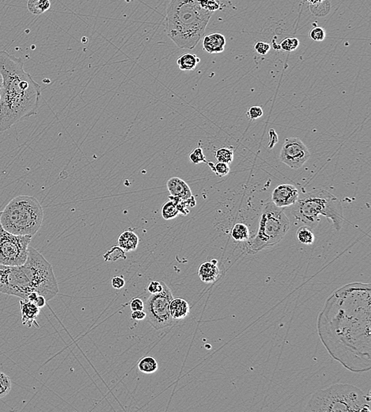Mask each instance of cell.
I'll return each mask as SVG.
<instances>
[{
  "instance_id": "obj_1",
  "label": "cell",
  "mask_w": 371,
  "mask_h": 412,
  "mask_svg": "<svg viewBox=\"0 0 371 412\" xmlns=\"http://www.w3.org/2000/svg\"><path fill=\"white\" fill-rule=\"evenodd\" d=\"M326 350L346 369H370V284H348L326 301L317 320Z\"/></svg>"
},
{
  "instance_id": "obj_2",
  "label": "cell",
  "mask_w": 371,
  "mask_h": 412,
  "mask_svg": "<svg viewBox=\"0 0 371 412\" xmlns=\"http://www.w3.org/2000/svg\"><path fill=\"white\" fill-rule=\"evenodd\" d=\"M0 132L38 114L42 89L20 57L0 51Z\"/></svg>"
},
{
  "instance_id": "obj_3",
  "label": "cell",
  "mask_w": 371,
  "mask_h": 412,
  "mask_svg": "<svg viewBox=\"0 0 371 412\" xmlns=\"http://www.w3.org/2000/svg\"><path fill=\"white\" fill-rule=\"evenodd\" d=\"M33 292L49 301L57 295L59 287L53 266L35 248L29 247L28 257L24 264H0V293L27 301L29 294Z\"/></svg>"
},
{
  "instance_id": "obj_4",
  "label": "cell",
  "mask_w": 371,
  "mask_h": 412,
  "mask_svg": "<svg viewBox=\"0 0 371 412\" xmlns=\"http://www.w3.org/2000/svg\"><path fill=\"white\" fill-rule=\"evenodd\" d=\"M212 15L200 0H171L166 11L168 36L181 49L192 50L204 38Z\"/></svg>"
},
{
  "instance_id": "obj_5",
  "label": "cell",
  "mask_w": 371,
  "mask_h": 412,
  "mask_svg": "<svg viewBox=\"0 0 371 412\" xmlns=\"http://www.w3.org/2000/svg\"><path fill=\"white\" fill-rule=\"evenodd\" d=\"M290 212L300 223L315 229L320 222L319 216L331 220L335 231L343 225V206L337 197L324 189H316L303 193L290 206Z\"/></svg>"
},
{
  "instance_id": "obj_6",
  "label": "cell",
  "mask_w": 371,
  "mask_h": 412,
  "mask_svg": "<svg viewBox=\"0 0 371 412\" xmlns=\"http://www.w3.org/2000/svg\"><path fill=\"white\" fill-rule=\"evenodd\" d=\"M370 395L350 384H337L313 394L305 410L325 412H370Z\"/></svg>"
},
{
  "instance_id": "obj_7",
  "label": "cell",
  "mask_w": 371,
  "mask_h": 412,
  "mask_svg": "<svg viewBox=\"0 0 371 412\" xmlns=\"http://www.w3.org/2000/svg\"><path fill=\"white\" fill-rule=\"evenodd\" d=\"M44 210L36 197L22 195L12 199L0 212V224L7 232L19 236H34L42 227Z\"/></svg>"
},
{
  "instance_id": "obj_8",
  "label": "cell",
  "mask_w": 371,
  "mask_h": 412,
  "mask_svg": "<svg viewBox=\"0 0 371 412\" xmlns=\"http://www.w3.org/2000/svg\"><path fill=\"white\" fill-rule=\"evenodd\" d=\"M290 229V222L283 208L272 201L266 203L262 209L258 229L253 239L247 240L248 254H256L280 242Z\"/></svg>"
},
{
  "instance_id": "obj_9",
  "label": "cell",
  "mask_w": 371,
  "mask_h": 412,
  "mask_svg": "<svg viewBox=\"0 0 371 412\" xmlns=\"http://www.w3.org/2000/svg\"><path fill=\"white\" fill-rule=\"evenodd\" d=\"M162 290L160 293L151 294L144 309L147 320L155 330H162L174 324L175 320L170 315V305L173 300L171 289L162 282Z\"/></svg>"
},
{
  "instance_id": "obj_10",
  "label": "cell",
  "mask_w": 371,
  "mask_h": 412,
  "mask_svg": "<svg viewBox=\"0 0 371 412\" xmlns=\"http://www.w3.org/2000/svg\"><path fill=\"white\" fill-rule=\"evenodd\" d=\"M31 236H19L7 232L0 224V264L22 266L28 257Z\"/></svg>"
},
{
  "instance_id": "obj_11",
  "label": "cell",
  "mask_w": 371,
  "mask_h": 412,
  "mask_svg": "<svg viewBox=\"0 0 371 412\" xmlns=\"http://www.w3.org/2000/svg\"><path fill=\"white\" fill-rule=\"evenodd\" d=\"M310 158L307 147L298 137L285 139L279 154V160L290 168H301Z\"/></svg>"
},
{
  "instance_id": "obj_12",
  "label": "cell",
  "mask_w": 371,
  "mask_h": 412,
  "mask_svg": "<svg viewBox=\"0 0 371 412\" xmlns=\"http://www.w3.org/2000/svg\"><path fill=\"white\" fill-rule=\"evenodd\" d=\"M299 193L295 186L281 184L275 188L271 194V201L279 208L293 205L298 200Z\"/></svg>"
},
{
  "instance_id": "obj_13",
  "label": "cell",
  "mask_w": 371,
  "mask_h": 412,
  "mask_svg": "<svg viewBox=\"0 0 371 412\" xmlns=\"http://www.w3.org/2000/svg\"><path fill=\"white\" fill-rule=\"evenodd\" d=\"M166 185L170 196L178 197L184 200H195L194 196L192 195L189 185L181 178L173 177L168 180Z\"/></svg>"
},
{
  "instance_id": "obj_14",
  "label": "cell",
  "mask_w": 371,
  "mask_h": 412,
  "mask_svg": "<svg viewBox=\"0 0 371 412\" xmlns=\"http://www.w3.org/2000/svg\"><path fill=\"white\" fill-rule=\"evenodd\" d=\"M19 303L21 306L22 322L23 325L28 327H31L34 325L36 327H39L36 319L39 315L40 308L31 301L21 300Z\"/></svg>"
},
{
  "instance_id": "obj_15",
  "label": "cell",
  "mask_w": 371,
  "mask_h": 412,
  "mask_svg": "<svg viewBox=\"0 0 371 412\" xmlns=\"http://www.w3.org/2000/svg\"><path fill=\"white\" fill-rule=\"evenodd\" d=\"M226 40L222 34L219 33L208 34L203 40V48L207 53H221L224 51Z\"/></svg>"
},
{
  "instance_id": "obj_16",
  "label": "cell",
  "mask_w": 371,
  "mask_h": 412,
  "mask_svg": "<svg viewBox=\"0 0 371 412\" xmlns=\"http://www.w3.org/2000/svg\"><path fill=\"white\" fill-rule=\"evenodd\" d=\"M198 274L200 280L206 283H212L219 278L220 271L216 266V261L206 262L200 265Z\"/></svg>"
},
{
  "instance_id": "obj_17",
  "label": "cell",
  "mask_w": 371,
  "mask_h": 412,
  "mask_svg": "<svg viewBox=\"0 0 371 412\" xmlns=\"http://www.w3.org/2000/svg\"><path fill=\"white\" fill-rule=\"evenodd\" d=\"M189 304L182 298H175L172 300L170 305V315L174 320H183L189 313Z\"/></svg>"
},
{
  "instance_id": "obj_18",
  "label": "cell",
  "mask_w": 371,
  "mask_h": 412,
  "mask_svg": "<svg viewBox=\"0 0 371 412\" xmlns=\"http://www.w3.org/2000/svg\"><path fill=\"white\" fill-rule=\"evenodd\" d=\"M140 243V239L136 233L131 231L124 232L121 233L118 239V245L125 252H132L137 249Z\"/></svg>"
},
{
  "instance_id": "obj_19",
  "label": "cell",
  "mask_w": 371,
  "mask_h": 412,
  "mask_svg": "<svg viewBox=\"0 0 371 412\" xmlns=\"http://www.w3.org/2000/svg\"><path fill=\"white\" fill-rule=\"evenodd\" d=\"M200 59L192 53H185L177 59V66L181 71H193L200 63Z\"/></svg>"
},
{
  "instance_id": "obj_20",
  "label": "cell",
  "mask_w": 371,
  "mask_h": 412,
  "mask_svg": "<svg viewBox=\"0 0 371 412\" xmlns=\"http://www.w3.org/2000/svg\"><path fill=\"white\" fill-rule=\"evenodd\" d=\"M51 7L49 0H28L27 8L34 16H40L47 12Z\"/></svg>"
},
{
  "instance_id": "obj_21",
  "label": "cell",
  "mask_w": 371,
  "mask_h": 412,
  "mask_svg": "<svg viewBox=\"0 0 371 412\" xmlns=\"http://www.w3.org/2000/svg\"><path fill=\"white\" fill-rule=\"evenodd\" d=\"M138 368L140 372L146 374H151L156 372L158 369V363L155 358L151 356L143 357L138 363Z\"/></svg>"
},
{
  "instance_id": "obj_22",
  "label": "cell",
  "mask_w": 371,
  "mask_h": 412,
  "mask_svg": "<svg viewBox=\"0 0 371 412\" xmlns=\"http://www.w3.org/2000/svg\"><path fill=\"white\" fill-rule=\"evenodd\" d=\"M232 238L236 241H247L249 239V230L244 224H236L231 231Z\"/></svg>"
},
{
  "instance_id": "obj_23",
  "label": "cell",
  "mask_w": 371,
  "mask_h": 412,
  "mask_svg": "<svg viewBox=\"0 0 371 412\" xmlns=\"http://www.w3.org/2000/svg\"><path fill=\"white\" fill-rule=\"evenodd\" d=\"M297 238L301 244L310 245L314 243L315 237L313 232L311 231L310 228L306 225L301 226L297 231Z\"/></svg>"
},
{
  "instance_id": "obj_24",
  "label": "cell",
  "mask_w": 371,
  "mask_h": 412,
  "mask_svg": "<svg viewBox=\"0 0 371 412\" xmlns=\"http://www.w3.org/2000/svg\"><path fill=\"white\" fill-rule=\"evenodd\" d=\"M178 214H180L179 210L177 208V204L172 200L166 201L162 208V218L166 221L174 219L177 218Z\"/></svg>"
},
{
  "instance_id": "obj_25",
  "label": "cell",
  "mask_w": 371,
  "mask_h": 412,
  "mask_svg": "<svg viewBox=\"0 0 371 412\" xmlns=\"http://www.w3.org/2000/svg\"><path fill=\"white\" fill-rule=\"evenodd\" d=\"M125 252L120 247H113L104 255V259L107 262L117 261L118 259H126Z\"/></svg>"
},
{
  "instance_id": "obj_26",
  "label": "cell",
  "mask_w": 371,
  "mask_h": 412,
  "mask_svg": "<svg viewBox=\"0 0 371 412\" xmlns=\"http://www.w3.org/2000/svg\"><path fill=\"white\" fill-rule=\"evenodd\" d=\"M215 158L219 163L230 164L234 160V152L229 148H222L217 150Z\"/></svg>"
},
{
  "instance_id": "obj_27",
  "label": "cell",
  "mask_w": 371,
  "mask_h": 412,
  "mask_svg": "<svg viewBox=\"0 0 371 412\" xmlns=\"http://www.w3.org/2000/svg\"><path fill=\"white\" fill-rule=\"evenodd\" d=\"M12 387V382L11 378L8 375L0 371V398L8 395Z\"/></svg>"
},
{
  "instance_id": "obj_28",
  "label": "cell",
  "mask_w": 371,
  "mask_h": 412,
  "mask_svg": "<svg viewBox=\"0 0 371 412\" xmlns=\"http://www.w3.org/2000/svg\"><path fill=\"white\" fill-rule=\"evenodd\" d=\"M207 163L211 167L212 171L219 177L227 175L230 172V167L228 164H226V163H219V162L216 164L211 162H207Z\"/></svg>"
},
{
  "instance_id": "obj_29",
  "label": "cell",
  "mask_w": 371,
  "mask_h": 412,
  "mask_svg": "<svg viewBox=\"0 0 371 412\" xmlns=\"http://www.w3.org/2000/svg\"><path fill=\"white\" fill-rule=\"evenodd\" d=\"M299 46V40L296 38H286L281 42L279 47L285 52H292Z\"/></svg>"
},
{
  "instance_id": "obj_30",
  "label": "cell",
  "mask_w": 371,
  "mask_h": 412,
  "mask_svg": "<svg viewBox=\"0 0 371 412\" xmlns=\"http://www.w3.org/2000/svg\"><path fill=\"white\" fill-rule=\"evenodd\" d=\"M200 4L202 8L212 13L223 8V5L218 0H200Z\"/></svg>"
},
{
  "instance_id": "obj_31",
  "label": "cell",
  "mask_w": 371,
  "mask_h": 412,
  "mask_svg": "<svg viewBox=\"0 0 371 412\" xmlns=\"http://www.w3.org/2000/svg\"><path fill=\"white\" fill-rule=\"evenodd\" d=\"M189 159H190L192 163L194 164H198V163H207V159H206L205 155L203 152V149L200 147H198L196 149L191 152L189 155Z\"/></svg>"
},
{
  "instance_id": "obj_32",
  "label": "cell",
  "mask_w": 371,
  "mask_h": 412,
  "mask_svg": "<svg viewBox=\"0 0 371 412\" xmlns=\"http://www.w3.org/2000/svg\"><path fill=\"white\" fill-rule=\"evenodd\" d=\"M309 36L315 42H322L325 38L326 32L321 27H313L309 33Z\"/></svg>"
},
{
  "instance_id": "obj_33",
  "label": "cell",
  "mask_w": 371,
  "mask_h": 412,
  "mask_svg": "<svg viewBox=\"0 0 371 412\" xmlns=\"http://www.w3.org/2000/svg\"><path fill=\"white\" fill-rule=\"evenodd\" d=\"M263 114H264V112H263L262 108L260 106H252V107L249 108V111L247 113L248 117L252 121L258 119L263 116Z\"/></svg>"
},
{
  "instance_id": "obj_34",
  "label": "cell",
  "mask_w": 371,
  "mask_h": 412,
  "mask_svg": "<svg viewBox=\"0 0 371 412\" xmlns=\"http://www.w3.org/2000/svg\"><path fill=\"white\" fill-rule=\"evenodd\" d=\"M255 50H256L260 55H266L269 53L271 50V46L269 44L264 42H258L255 44Z\"/></svg>"
},
{
  "instance_id": "obj_35",
  "label": "cell",
  "mask_w": 371,
  "mask_h": 412,
  "mask_svg": "<svg viewBox=\"0 0 371 412\" xmlns=\"http://www.w3.org/2000/svg\"><path fill=\"white\" fill-rule=\"evenodd\" d=\"M147 290L151 294H155V293H160L162 290V282H157V281H153L147 286Z\"/></svg>"
},
{
  "instance_id": "obj_36",
  "label": "cell",
  "mask_w": 371,
  "mask_h": 412,
  "mask_svg": "<svg viewBox=\"0 0 371 412\" xmlns=\"http://www.w3.org/2000/svg\"><path fill=\"white\" fill-rule=\"evenodd\" d=\"M130 306L132 312L133 311L144 310V303L141 299L138 298V297L132 299V301H131Z\"/></svg>"
},
{
  "instance_id": "obj_37",
  "label": "cell",
  "mask_w": 371,
  "mask_h": 412,
  "mask_svg": "<svg viewBox=\"0 0 371 412\" xmlns=\"http://www.w3.org/2000/svg\"><path fill=\"white\" fill-rule=\"evenodd\" d=\"M125 279L122 277H113L112 279V286L115 289H121L125 286Z\"/></svg>"
},
{
  "instance_id": "obj_38",
  "label": "cell",
  "mask_w": 371,
  "mask_h": 412,
  "mask_svg": "<svg viewBox=\"0 0 371 412\" xmlns=\"http://www.w3.org/2000/svg\"><path fill=\"white\" fill-rule=\"evenodd\" d=\"M131 317H132V320L140 321V320L146 319L147 315H146V312L143 310L133 311V312H132V315H131Z\"/></svg>"
},
{
  "instance_id": "obj_39",
  "label": "cell",
  "mask_w": 371,
  "mask_h": 412,
  "mask_svg": "<svg viewBox=\"0 0 371 412\" xmlns=\"http://www.w3.org/2000/svg\"><path fill=\"white\" fill-rule=\"evenodd\" d=\"M46 302H47V301H46V298H45L43 296L39 295L38 298H37L36 301H35V305H36L38 308H42L46 306Z\"/></svg>"
},
{
  "instance_id": "obj_40",
  "label": "cell",
  "mask_w": 371,
  "mask_h": 412,
  "mask_svg": "<svg viewBox=\"0 0 371 412\" xmlns=\"http://www.w3.org/2000/svg\"><path fill=\"white\" fill-rule=\"evenodd\" d=\"M307 2L309 3V5L310 7H315V8H317V7L320 6V5H322V4H326V3H328V0H307Z\"/></svg>"
},
{
  "instance_id": "obj_41",
  "label": "cell",
  "mask_w": 371,
  "mask_h": 412,
  "mask_svg": "<svg viewBox=\"0 0 371 412\" xmlns=\"http://www.w3.org/2000/svg\"><path fill=\"white\" fill-rule=\"evenodd\" d=\"M0 98H1V97H0Z\"/></svg>"
}]
</instances>
